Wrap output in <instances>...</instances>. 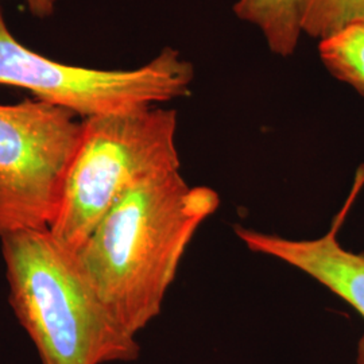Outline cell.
Returning a JSON list of instances; mask_svg holds the SVG:
<instances>
[{
    "label": "cell",
    "instance_id": "6da1fadb",
    "mask_svg": "<svg viewBox=\"0 0 364 364\" xmlns=\"http://www.w3.org/2000/svg\"><path fill=\"white\" fill-rule=\"evenodd\" d=\"M219 205L216 191L170 171L124 196L76 251L99 299L135 336L161 313L186 248Z\"/></svg>",
    "mask_w": 364,
    "mask_h": 364
},
{
    "label": "cell",
    "instance_id": "7a4b0ae2",
    "mask_svg": "<svg viewBox=\"0 0 364 364\" xmlns=\"http://www.w3.org/2000/svg\"><path fill=\"white\" fill-rule=\"evenodd\" d=\"M14 314L42 364H107L139 358L136 336L96 294L76 252L49 228L0 239Z\"/></svg>",
    "mask_w": 364,
    "mask_h": 364
},
{
    "label": "cell",
    "instance_id": "3957f363",
    "mask_svg": "<svg viewBox=\"0 0 364 364\" xmlns=\"http://www.w3.org/2000/svg\"><path fill=\"white\" fill-rule=\"evenodd\" d=\"M176 134L177 112L161 105L82 119L49 227L53 236L76 252L132 189L180 170Z\"/></svg>",
    "mask_w": 364,
    "mask_h": 364
},
{
    "label": "cell",
    "instance_id": "277c9868",
    "mask_svg": "<svg viewBox=\"0 0 364 364\" xmlns=\"http://www.w3.org/2000/svg\"><path fill=\"white\" fill-rule=\"evenodd\" d=\"M193 78V65L170 48L132 70L57 63L15 38L0 10V85L27 90L81 119L166 103L188 95Z\"/></svg>",
    "mask_w": 364,
    "mask_h": 364
},
{
    "label": "cell",
    "instance_id": "5b68a950",
    "mask_svg": "<svg viewBox=\"0 0 364 364\" xmlns=\"http://www.w3.org/2000/svg\"><path fill=\"white\" fill-rule=\"evenodd\" d=\"M82 119L38 99L0 105V239L49 228Z\"/></svg>",
    "mask_w": 364,
    "mask_h": 364
},
{
    "label": "cell",
    "instance_id": "8992f818",
    "mask_svg": "<svg viewBox=\"0 0 364 364\" xmlns=\"http://www.w3.org/2000/svg\"><path fill=\"white\" fill-rule=\"evenodd\" d=\"M363 183L360 170L347 203L335 216L329 231L320 237L296 240L245 227H236L235 232L250 251L299 269L344 299L364 318V254L352 252L338 240L340 228ZM356 364H364V335L358 343Z\"/></svg>",
    "mask_w": 364,
    "mask_h": 364
},
{
    "label": "cell",
    "instance_id": "52a82bcc",
    "mask_svg": "<svg viewBox=\"0 0 364 364\" xmlns=\"http://www.w3.org/2000/svg\"><path fill=\"white\" fill-rule=\"evenodd\" d=\"M306 0H237L234 13L240 21L258 27L269 49L287 57L296 52L302 34Z\"/></svg>",
    "mask_w": 364,
    "mask_h": 364
},
{
    "label": "cell",
    "instance_id": "ba28073f",
    "mask_svg": "<svg viewBox=\"0 0 364 364\" xmlns=\"http://www.w3.org/2000/svg\"><path fill=\"white\" fill-rule=\"evenodd\" d=\"M318 52L329 73L364 97V22L320 41Z\"/></svg>",
    "mask_w": 364,
    "mask_h": 364
},
{
    "label": "cell",
    "instance_id": "9c48e42d",
    "mask_svg": "<svg viewBox=\"0 0 364 364\" xmlns=\"http://www.w3.org/2000/svg\"><path fill=\"white\" fill-rule=\"evenodd\" d=\"M25 1L30 13L38 18L50 16L58 3V0H25Z\"/></svg>",
    "mask_w": 364,
    "mask_h": 364
}]
</instances>
